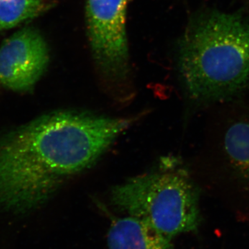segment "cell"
I'll list each match as a JSON object with an SVG mask.
<instances>
[{
	"mask_svg": "<svg viewBox=\"0 0 249 249\" xmlns=\"http://www.w3.org/2000/svg\"><path fill=\"white\" fill-rule=\"evenodd\" d=\"M137 117L53 111L0 142V208L24 213L96 163Z\"/></svg>",
	"mask_w": 249,
	"mask_h": 249,
	"instance_id": "6da1fadb",
	"label": "cell"
},
{
	"mask_svg": "<svg viewBox=\"0 0 249 249\" xmlns=\"http://www.w3.org/2000/svg\"><path fill=\"white\" fill-rule=\"evenodd\" d=\"M178 49V72L193 101L230 99L249 87V22L241 15L215 10L196 15Z\"/></svg>",
	"mask_w": 249,
	"mask_h": 249,
	"instance_id": "7a4b0ae2",
	"label": "cell"
},
{
	"mask_svg": "<svg viewBox=\"0 0 249 249\" xmlns=\"http://www.w3.org/2000/svg\"><path fill=\"white\" fill-rule=\"evenodd\" d=\"M110 199L119 211L148 223L169 240L200 225L199 190L175 157H163L150 171L117 185Z\"/></svg>",
	"mask_w": 249,
	"mask_h": 249,
	"instance_id": "3957f363",
	"label": "cell"
},
{
	"mask_svg": "<svg viewBox=\"0 0 249 249\" xmlns=\"http://www.w3.org/2000/svg\"><path fill=\"white\" fill-rule=\"evenodd\" d=\"M128 0H86V22L90 48L105 86L114 97L131 96L127 41Z\"/></svg>",
	"mask_w": 249,
	"mask_h": 249,
	"instance_id": "277c9868",
	"label": "cell"
},
{
	"mask_svg": "<svg viewBox=\"0 0 249 249\" xmlns=\"http://www.w3.org/2000/svg\"><path fill=\"white\" fill-rule=\"evenodd\" d=\"M49 60L48 46L39 31L31 27L21 29L0 47V83L16 91L32 89Z\"/></svg>",
	"mask_w": 249,
	"mask_h": 249,
	"instance_id": "5b68a950",
	"label": "cell"
},
{
	"mask_svg": "<svg viewBox=\"0 0 249 249\" xmlns=\"http://www.w3.org/2000/svg\"><path fill=\"white\" fill-rule=\"evenodd\" d=\"M107 243L109 249H175L171 240L148 223L129 215L111 219Z\"/></svg>",
	"mask_w": 249,
	"mask_h": 249,
	"instance_id": "8992f818",
	"label": "cell"
},
{
	"mask_svg": "<svg viewBox=\"0 0 249 249\" xmlns=\"http://www.w3.org/2000/svg\"><path fill=\"white\" fill-rule=\"evenodd\" d=\"M224 149L234 167L249 181V121L231 125L224 137Z\"/></svg>",
	"mask_w": 249,
	"mask_h": 249,
	"instance_id": "52a82bcc",
	"label": "cell"
},
{
	"mask_svg": "<svg viewBox=\"0 0 249 249\" xmlns=\"http://www.w3.org/2000/svg\"><path fill=\"white\" fill-rule=\"evenodd\" d=\"M49 6L44 0H0V31L37 17Z\"/></svg>",
	"mask_w": 249,
	"mask_h": 249,
	"instance_id": "ba28073f",
	"label": "cell"
}]
</instances>
